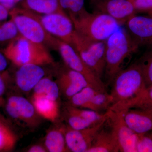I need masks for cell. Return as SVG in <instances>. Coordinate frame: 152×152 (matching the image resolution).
<instances>
[{"label":"cell","instance_id":"obj_1","mask_svg":"<svg viewBox=\"0 0 152 152\" xmlns=\"http://www.w3.org/2000/svg\"><path fill=\"white\" fill-rule=\"evenodd\" d=\"M111 83L113 104L109 109L120 111L146 88L140 63H134L120 71Z\"/></svg>","mask_w":152,"mask_h":152},{"label":"cell","instance_id":"obj_2","mask_svg":"<svg viewBox=\"0 0 152 152\" xmlns=\"http://www.w3.org/2000/svg\"><path fill=\"white\" fill-rule=\"evenodd\" d=\"M104 74L108 83H111L115 76L123 69L125 60L138 48L127 31L120 28L106 41Z\"/></svg>","mask_w":152,"mask_h":152},{"label":"cell","instance_id":"obj_3","mask_svg":"<svg viewBox=\"0 0 152 152\" xmlns=\"http://www.w3.org/2000/svg\"><path fill=\"white\" fill-rule=\"evenodd\" d=\"M2 52L18 67L28 64L43 66L54 64L46 47L29 40L20 35L8 44Z\"/></svg>","mask_w":152,"mask_h":152},{"label":"cell","instance_id":"obj_4","mask_svg":"<svg viewBox=\"0 0 152 152\" xmlns=\"http://www.w3.org/2000/svg\"><path fill=\"white\" fill-rule=\"evenodd\" d=\"M75 31L90 40L105 41L120 28L121 25L107 14L84 11L77 16H69Z\"/></svg>","mask_w":152,"mask_h":152},{"label":"cell","instance_id":"obj_5","mask_svg":"<svg viewBox=\"0 0 152 152\" xmlns=\"http://www.w3.org/2000/svg\"><path fill=\"white\" fill-rule=\"evenodd\" d=\"M10 15L21 36L34 42L44 45L48 49L58 50L59 39L45 30L39 14L22 7H14L10 10Z\"/></svg>","mask_w":152,"mask_h":152},{"label":"cell","instance_id":"obj_6","mask_svg":"<svg viewBox=\"0 0 152 152\" xmlns=\"http://www.w3.org/2000/svg\"><path fill=\"white\" fill-rule=\"evenodd\" d=\"M105 41L90 40L75 31L71 44L84 62L102 79L105 67Z\"/></svg>","mask_w":152,"mask_h":152},{"label":"cell","instance_id":"obj_7","mask_svg":"<svg viewBox=\"0 0 152 152\" xmlns=\"http://www.w3.org/2000/svg\"><path fill=\"white\" fill-rule=\"evenodd\" d=\"M58 50L67 66L82 74L91 86L96 89L106 91L105 86L102 79L84 62L73 47L59 40Z\"/></svg>","mask_w":152,"mask_h":152},{"label":"cell","instance_id":"obj_8","mask_svg":"<svg viewBox=\"0 0 152 152\" xmlns=\"http://www.w3.org/2000/svg\"><path fill=\"white\" fill-rule=\"evenodd\" d=\"M107 122L116 140L120 152H137L138 134L127 124L123 111L109 110Z\"/></svg>","mask_w":152,"mask_h":152},{"label":"cell","instance_id":"obj_9","mask_svg":"<svg viewBox=\"0 0 152 152\" xmlns=\"http://www.w3.org/2000/svg\"><path fill=\"white\" fill-rule=\"evenodd\" d=\"M6 110L10 116L26 126L34 128L39 124L40 116L32 103L24 97L14 96L9 98Z\"/></svg>","mask_w":152,"mask_h":152},{"label":"cell","instance_id":"obj_10","mask_svg":"<svg viewBox=\"0 0 152 152\" xmlns=\"http://www.w3.org/2000/svg\"><path fill=\"white\" fill-rule=\"evenodd\" d=\"M39 17L42 24L50 34L71 45L75 30L67 14L55 13L39 15Z\"/></svg>","mask_w":152,"mask_h":152},{"label":"cell","instance_id":"obj_11","mask_svg":"<svg viewBox=\"0 0 152 152\" xmlns=\"http://www.w3.org/2000/svg\"><path fill=\"white\" fill-rule=\"evenodd\" d=\"M107 118L83 129H74L67 125L66 126L65 135L69 152H87L97 133L102 127Z\"/></svg>","mask_w":152,"mask_h":152},{"label":"cell","instance_id":"obj_12","mask_svg":"<svg viewBox=\"0 0 152 152\" xmlns=\"http://www.w3.org/2000/svg\"><path fill=\"white\" fill-rule=\"evenodd\" d=\"M56 82L60 92L68 100L84 88L91 86L82 74L65 64L58 71Z\"/></svg>","mask_w":152,"mask_h":152},{"label":"cell","instance_id":"obj_13","mask_svg":"<svg viewBox=\"0 0 152 152\" xmlns=\"http://www.w3.org/2000/svg\"><path fill=\"white\" fill-rule=\"evenodd\" d=\"M126 30L140 47H152V17L134 15L126 23Z\"/></svg>","mask_w":152,"mask_h":152},{"label":"cell","instance_id":"obj_14","mask_svg":"<svg viewBox=\"0 0 152 152\" xmlns=\"http://www.w3.org/2000/svg\"><path fill=\"white\" fill-rule=\"evenodd\" d=\"M97 12L107 14L120 25L126 23L136 10L129 0H103L97 3Z\"/></svg>","mask_w":152,"mask_h":152},{"label":"cell","instance_id":"obj_15","mask_svg":"<svg viewBox=\"0 0 152 152\" xmlns=\"http://www.w3.org/2000/svg\"><path fill=\"white\" fill-rule=\"evenodd\" d=\"M123 112L127 124L136 134L152 132V107L132 108Z\"/></svg>","mask_w":152,"mask_h":152},{"label":"cell","instance_id":"obj_16","mask_svg":"<svg viewBox=\"0 0 152 152\" xmlns=\"http://www.w3.org/2000/svg\"><path fill=\"white\" fill-rule=\"evenodd\" d=\"M45 74L42 66L33 64L24 65L19 67L16 72V84L23 92H29L45 77Z\"/></svg>","mask_w":152,"mask_h":152},{"label":"cell","instance_id":"obj_17","mask_svg":"<svg viewBox=\"0 0 152 152\" xmlns=\"http://www.w3.org/2000/svg\"><path fill=\"white\" fill-rule=\"evenodd\" d=\"M37 113L41 118L56 122L60 116L58 101L54 100L42 95H33L31 101Z\"/></svg>","mask_w":152,"mask_h":152},{"label":"cell","instance_id":"obj_18","mask_svg":"<svg viewBox=\"0 0 152 152\" xmlns=\"http://www.w3.org/2000/svg\"><path fill=\"white\" fill-rule=\"evenodd\" d=\"M104 125L95 136L91 147L87 152H118V145L113 132Z\"/></svg>","mask_w":152,"mask_h":152},{"label":"cell","instance_id":"obj_19","mask_svg":"<svg viewBox=\"0 0 152 152\" xmlns=\"http://www.w3.org/2000/svg\"><path fill=\"white\" fill-rule=\"evenodd\" d=\"M65 127V125H61L48 131L44 144L48 152H69L66 143Z\"/></svg>","mask_w":152,"mask_h":152},{"label":"cell","instance_id":"obj_20","mask_svg":"<svg viewBox=\"0 0 152 152\" xmlns=\"http://www.w3.org/2000/svg\"><path fill=\"white\" fill-rule=\"evenodd\" d=\"M21 7L40 15L59 13L66 14L58 0H21Z\"/></svg>","mask_w":152,"mask_h":152},{"label":"cell","instance_id":"obj_21","mask_svg":"<svg viewBox=\"0 0 152 152\" xmlns=\"http://www.w3.org/2000/svg\"><path fill=\"white\" fill-rule=\"evenodd\" d=\"M33 91V95H42L56 101L58 100L61 93L57 82L45 77L36 85Z\"/></svg>","mask_w":152,"mask_h":152},{"label":"cell","instance_id":"obj_22","mask_svg":"<svg viewBox=\"0 0 152 152\" xmlns=\"http://www.w3.org/2000/svg\"><path fill=\"white\" fill-rule=\"evenodd\" d=\"M152 107V86L145 88L137 96L127 104L121 111L132 108Z\"/></svg>","mask_w":152,"mask_h":152},{"label":"cell","instance_id":"obj_23","mask_svg":"<svg viewBox=\"0 0 152 152\" xmlns=\"http://www.w3.org/2000/svg\"><path fill=\"white\" fill-rule=\"evenodd\" d=\"M20 35L15 24L12 19L0 23V43H10Z\"/></svg>","mask_w":152,"mask_h":152},{"label":"cell","instance_id":"obj_24","mask_svg":"<svg viewBox=\"0 0 152 152\" xmlns=\"http://www.w3.org/2000/svg\"><path fill=\"white\" fill-rule=\"evenodd\" d=\"M64 118L68 126L75 130H81L96 124L90 122L83 118L64 109Z\"/></svg>","mask_w":152,"mask_h":152},{"label":"cell","instance_id":"obj_25","mask_svg":"<svg viewBox=\"0 0 152 152\" xmlns=\"http://www.w3.org/2000/svg\"><path fill=\"white\" fill-rule=\"evenodd\" d=\"M15 136L4 124L0 121V151H10L16 143Z\"/></svg>","mask_w":152,"mask_h":152},{"label":"cell","instance_id":"obj_26","mask_svg":"<svg viewBox=\"0 0 152 152\" xmlns=\"http://www.w3.org/2000/svg\"><path fill=\"white\" fill-rule=\"evenodd\" d=\"M60 5L64 12L69 16H77L86 10L85 0H58Z\"/></svg>","mask_w":152,"mask_h":152},{"label":"cell","instance_id":"obj_27","mask_svg":"<svg viewBox=\"0 0 152 152\" xmlns=\"http://www.w3.org/2000/svg\"><path fill=\"white\" fill-rule=\"evenodd\" d=\"M152 48V47H151ZM140 63L146 88L152 86V50Z\"/></svg>","mask_w":152,"mask_h":152},{"label":"cell","instance_id":"obj_28","mask_svg":"<svg viewBox=\"0 0 152 152\" xmlns=\"http://www.w3.org/2000/svg\"><path fill=\"white\" fill-rule=\"evenodd\" d=\"M137 152H152V132L138 134Z\"/></svg>","mask_w":152,"mask_h":152},{"label":"cell","instance_id":"obj_29","mask_svg":"<svg viewBox=\"0 0 152 152\" xmlns=\"http://www.w3.org/2000/svg\"><path fill=\"white\" fill-rule=\"evenodd\" d=\"M136 10L149 11L152 9V0H129Z\"/></svg>","mask_w":152,"mask_h":152},{"label":"cell","instance_id":"obj_30","mask_svg":"<svg viewBox=\"0 0 152 152\" xmlns=\"http://www.w3.org/2000/svg\"><path fill=\"white\" fill-rule=\"evenodd\" d=\"M10 10L0 4V23L6 20L10 15Z\"/></svg>","mask_w":152,"mask_h":152},{"label":"cell","instance_id":"obj_31","mask_svg":"<svg viewBox=\"0 0 152 152\" xmlns=\"http://www.w3.org/2000/svg\"><path fill=\"white\" fill-rule=\"evenodd\" d=\"M29 152H48L45 145H34L31 146L28 149Z\"/></svg>","mask_w":152,"mask_h":152},{"label":"cell","instance_id":"obj_32","mask_svg":"<svg viewBox=\"0 0 152 152\" xmlns=\"http://www.w3.org/2000/svg\"><path fill=\"white\" fill-rule=\"evenodd\" d=\"M7 58L2 52H0V72L6 69L7 67Z\"/></svg>","mask_w":152,"mask_h":152},{"label":"cell","instance_id":"obj_33","mask_svg":"<svg viewBox=\"0 0 152 152\" xmlns=\"http://www.w3.org/2000/svg\"><path fill=\"white\" fill-rule=\"evenodd\" d=\"M0 4L10 10L14 8L16 3L15 0H0Z\"/></svg>","mask_w":152,"mask_h":152},{"label":"cell","instance_id":"obj_34","mask_svg":"<svg viewBox=\"0 0 152 152\" xmlns=\"http://www.w3.org/2000/svg\"><path fill=\"white\" fill-rule=\"evenodd\" d=\"M6 90V86L2 77L0 75V99L2 97Z\"/></svg>","mask_w":152,"mask_h":152},{"label":"cell","instance_id":"obj_35","mask_svg":"<svg viewBox=\"0 0 152 152\" xmlns=\"http://www.w3.org/2000/svg\"><path fill=\"white\" fill-rule=\"evenodd\" d=\"M148 12L149 16L152 17V9L148 11Z\"/></svg>","mask_w":152,"mask_h":152},{"label":"cell","instance_id":"obj_36","mask_svg":"<svg viewBox=\"0 0 152 152\" xmlns=\"http://www.w3.org/2000/svg\"><path fill=\"white\" fill-rule=\"evenodd\" d=\"M15 2L16 4L17 3H18L19 2H20L21 0H15Z\"/></svg>","mask_w":152,"mask_h":152}]
</instances>
